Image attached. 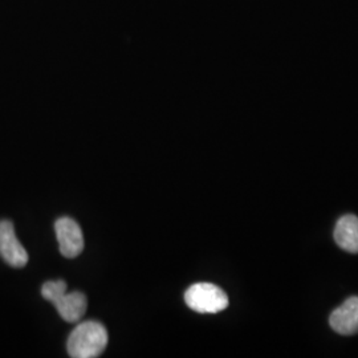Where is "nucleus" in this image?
Here are the masks:
<instances>
[{
    "mask_svg": "<svg viewBox=\"0 0 358 358\" xmlns=\"http://www.w3.org/2000/svg\"><path fill=\"white\" fill-rule=\"evenodd\" d=\"M0 257L13 268H23L28 263V254L16 238L13 224L8 220L0 222Z\"/></svg>",
    "mask_w": 358,
    "mask_h": 358,
    "instance_id": "5",
    "label": "nucleus"
},
{
    "mask_svg": "<svg viewBox=\"0 0 358 358\" xmlns=\"http://www.w3.org/2000/svg\"><path fill=\"white\" fill-rule=\"evenodd\" d=\"M334 332L343 336L358 333V297H350L341 307L334 309L329 317Z\"/></svg>",
    "mask_w": 358,
    "mask_h": 358,
    "instance_id": "6",
    "label": "nucleus"
},
{
    "mask_svg": "<svg viewBox=\"0 0 358 358\" xmlns=\"http://www.w3.org/2000/svg\"><path fill=\"white\" fill-rule=\"evenodd\" d=\"M185 301L198 313H217L229 307V296L211 282L192 285L185 294Z\"/></svg>",
    "mask_w": 358,
    "mask_h": 358,
    "instance_id": "3",
    "label": "nucleus"
},
{
    "mask_svg": "<svg viewBox=\"0 0 358 358\" xmlns=\"http://www.w3.org/2000/svg\"><path fill=\"white\" fill-rule=\"evenodd\" d=\"M334 242L349 254H358V217L348 214L340 217L334 227Z\"/></svg>",
    "mask_w": 358,
    "mask_h": 358,
    "instance_id": "7",
    "label": "nucleus"
},
{
    "mask_svg": "<svg viewBox=\"0 0 358 358\" xmlns=\"http://www.w3.org/2000/svg\"><path fill=\"white\" fill-rule=\"evenodd\" d=\"M55 231L62 255L68 259H73L83 252L84 236L76 220L72 217H60L55 223Z\"/></svg>",
    "mask_w": 358,
    "mask_h": 358,
    "instance_id": "4",
    "label": "nucleus"
},
{
    "mask_svg": "<svg viewBox=\"0 0 358 358\" xmlns=\"http://www.w3.org/2000/svg\"><path fill=\"white\" fill-rule=\"evenodd\" d=\"M108 345V332L99 321H84L71 333L66 350L73 358H94L103 355Z\"/></svg>",
    "mask_w": 358,
    "mask_h": 358,
    "instance_id": "1",
    "label": "nucleus"
},
{
    "mask_svg": "<svg viewBox=\"0 0 358 358\" xmlns=\"http://www.w3.org/2000/svg\"><path fill=\"white\" fill-rule=\"evenodd\" d=\"M41 294L52 303L63 320L76 322L83 319L87 310V297L81 292H66V282L63 280L47 282L41 288Z\"/></svg>",
    "mask_w": 358,
    "mask_h": 358,
    "instance_id": "2",
    "label": "nucleus"
}]
</instances>
